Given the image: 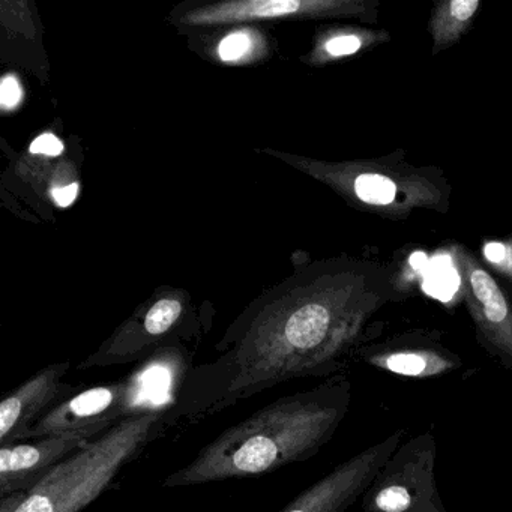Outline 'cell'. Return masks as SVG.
<instances>
[{
	"mask_svg": "<svg viewBox=\"0 0 512 512\" xmlns=\"http://www.w3.org/2000/svg\"><path fill=\"white\" fill-rule=\"evenodd\" d=\"M400 298L388 268L329 263L307 283L248 310L212 361L182 373L170 424L209 418L281 383L341 374L371 317Z\"/></svg>",
	"mask_w": 512,
	"mask_h": 512,
	"instance_id": "cell-1",
	"label": "cell"
},
{
	"mask_svg": "<svg viewBox=\"0 0 512 512\" xmlns=\"http://www.w3.org/2000/svg\"><path fill=\"white\" fill-rule=\"evenodd\" d=\"M350 403L352 383L343 373L316 388L284 395L218 434L161 485L196 487L304 463L331 442Z\"/></svg>",
	"mask_w": 512,
	"mask_h": 512,
	"instance_id": "cell-2",
	"label": "cell"
},
{
	"mask_svg": "<svg viewBox=\"0 0 512 512\" xmlns=\"http://www.w3.org/2000/svg\"><path fill=\"white\" fill-rule=\"evenodd\" d=\"M169 407L155 404L137 410L68 455L28 493L2 500L0 512L83 511L149 443L172 427Z\"/></svg>",
	"mask_w": 512,
	"mask_h": 512,
	"instance_id": "cell-3",
	"label": "cell"
},
{
	"mask_svg": "<svg viewBox=\"0 0 512 512\" xmlns=\"http://www.w3.org/2000/svg\"><path fill=\"white\" fill-rule=\"evenodd\" d=\"M323 179L356 208L376 217L403 221L416 211L446 214L452 188L442 170L412 166L403 155L320 166Z\"/></svg>",
	"mask_w": 512,
	"mask_h": 512,
	"instance_id": "cell-4",
	"label": "cell"
},
{
	"mask_svg": "<svg viewBox=\"0 0 512 512\" xmlns=\"http://www.w3.org/2000/svg\"><path fill=\"white\" fill-rule=\"evenodd\" d=\"M160 371L163 370L151 365L125 379L77 392L38 419L25 434L23 442L47 436L73 437L89 442L101 436L137 410L155 406L145 403L151 400L154 379Z\"/></svg>",
	"mask_w": 512,
	"mask_h": 512,
	"instance_id": "cell-5",
	"label": "cell"
},
{
	"mask_svg": "<svg viewBox=\"0 0 512 512\" xmlns=\"http://www.w3.org/2000/svg\"><path fill=\"white\" fill-rule=\"evenodd\" d=\"M436 458L431 431L401 443L362 496V511L448 512L436 481Z\"/></svg>",
	"mask_w": 512,
	"mask_h": 512,
	"instance_id": "cell-6",
	"label": "cell"
},
{
	"mask_svg": "<svg viewBox=\"0 0 512 512\" xmlns=\"http://www.w3.org/2000/svg\"><path fill=\"white\" fill-rule=\"evenodd\" d=\"M455 266L464 302L482 346L512 368V293L505 289L466 247H458Z\"/></svg>",
	"mask_w": 512,
	"mask_h": 512,
	"instance_id": "cell-7",
	"label": "cell"
},
{
	"mask_svg": "<svg viewBox=\"0 0 512 512\" xmlns=\"http://www.w3.org/2000/svg\"><path fill=\"white\" fill-rule=\"evenodd\" d=\"M406 430L398 428L385 439L343 461L302 491L280 512H346L364 496L379 470L403 443Z\"/></svg>",
	"mask_w": 512,
	"mask_h": 512,
	"instance_id": "cell-8",
	"label": "cell"
},
{
	"mask_svg": "<svg viewBox=\"0 0 512 512\" xmlns=\"http://www.w3.org/2000/svg\"><path fill=\"white\" fill-rule=\"evenodd\" d=\"M284 17H349L361 22H379L377 0H241L193 11L187 22L194 26L227 25Z\"/></svg>",
	"mask_w": 512,
	"mask_h": 512,
	"instance_id": "cell-9",
	"label": "cell"
},
{
	"mask_svg": "<svg viewBox=\"0 0 512 512\" xmlns=\"http://www.w3.org/2000/svg\"><path fill=\"white\" fill-rule=\"evenodd\" d=\"M362 361L376 370L401 379L427 380L460 370L461 359L440 341L439 334L398 335L358 350Z\"/></svg>",
	"mask_w": 512,
	"mask_h": 512,
	"instance_id": "cell-10",
	"label": "cell"
},
{
	"mask_svg": "<svg viewBox=\"0 0 512 512\" xmlns=\"http://www.w3.org/2000/svg\"><path fill=\"white\" fill-rule=\"evenodd\" d=\"M70 364H55L29 377L0 401V446L23 442L29 428L56 404L76 394L64 377Z\"/></svg>",
	"mask_w": 512,
	"mask_h": 512,
	"instance_id": "cell-11",
	"label": "cell"
},
{
	"mask_svg": "<svg viewBox=\"0 0 512 512\" xmlns=\"http://www.w3.org/2000/svg\"><path fill=\"white\" fill-rule=\"evenodd\" d=\"M86 440L47 436L0 446V499L31 491Z\"/></svg>",
	"mask_w": 512,
	"mask_h": 512,
	"instance_id": "cell-12",
	"label": "cell"
},
{
	"mask_svg": "<svg viewBox=\"0 0 512 512\" xmlns=\"http://www.w3.org/2000/svg\"><path fill=\"white\" fill-rule=\"evenodd\" d=\"M184 313V305L176 298H163L146 311L140 323H131L110 338L94 355L80 364L82 370L127 364L148 355L164 335L169 334Z\"/></svg>",
	"mask_w": 512,
	"mask_h": 512,
	"instance_id": "cell-13",
	"label": "cell"
},
{
	"mask_svg": "<svg viewBox=\"0 0 512 512\" xmlns=\"http://www.w3.org/2000/svg\"><path fill=\"white\" fill-rule=\"evenodd\" d=\"M479 8L481 0H443L434 5L428 20L433 55L451 49L466 35L478 16Z\"/></svg>",
	"mask_w": 512,
	"mask_h": 512,
	"instance_id": "cell-14",
	"label": "cell"
},
{
	"mask_svg": "<svg viewBox=\"0 0 512 512\" xmlns=\"http://www.w3.org/2000/svg\"><path fill=\"white\" fill-rule=\"evenodd\" d=\"M391 34L383 29L349 28L328 35L320 43L319 58L322 61L350 58L367 49L388 43Z\"/></svg>",
	"mask_w": 512,
	"mask_h": 512,
	"instance_id": "cell-15",
	"label": "cell"
},
{
	"mask_svg": "<svg viewBox=\"0 0 512 512\" xmlns=\"http://www.w3.org/2000/svg\"><path fill=\"white\" fill-rule=\"evenodd\" d=\"M254 50V35L250 31H236L221 40L218 56L226 64H236Z\"/></svg>",
	"mask_w": 512,
	"mask_h": 512,
	"instance_id": "cell-16",
	"label": "cell"
},
{
	"mask_svg": "<svg viewBox=\"0 0 512 512\" xmlns=\"http://www.w3.org/2000/svg\"><path fill=\"white\" fill-rule=\"evenodd\" d=\"M485 257L497 271L512 280V239L506 242H490L484 248Z\"/></svg>",
	"mask_w": 512,
	"mask_h": 512,
	"instance_id": "cell-17",
	"label": "cell"
},
{
	"mask_svg": "<svg viewBox=\"0 0 512 512\" xmlns=\"http://www.w3.org/2000/svg\"><path fill=\"white\" fill-rule=\"evenodd\" d=\"M23 100V89L14 74H5L0 82V106L5 112L17 109Z\"/></svg>",
	"mask_w": 512,
	"mask_h": 512,
	"instance_id": "cell-18",
	"label": "cell"
},
{
	"mask_svg": "<svg viewBox=\"0 0 512 512\" xmlns=\"http://www.w3.org/2000/svg\"><path fill=\"white\" fill-rule=\"evenodd\" d=\"M29 152L34 155H46V157H59L64 152V143L52 133L41 134L32 142Z\"/></svg>",
	"mask_w": 512,
	"mask_h": 512,
	"instance_id": "cell-19",
	"label": "cell"
},
{
	"mask_svg": "<svg viewBox=\"0 0 512 512\" xmlns=\"http://www.w3.org/2000/svg\"><path fill=\"white\" fill-rule=\"evenodd\" d=\"M77 194H79V184H76V182L65 185V187L53 188L52 190L53 200L61 208L73 205L74 200L77 199Z\"/></svg>",
	"mask_w": 512,
	"mask_h": 512,
	"instance_id": "cell-20",
	"label": "cell"
}]
</instances>
